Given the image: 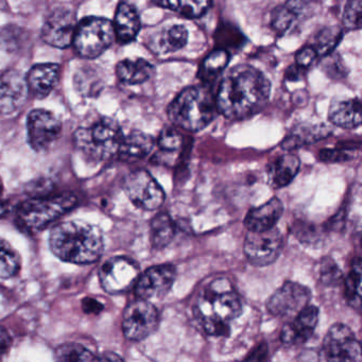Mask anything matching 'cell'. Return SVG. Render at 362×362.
<instances>
[{
    "label": "cell",
    "mask_w": 362,
    "mask_h": 362,
    "mask_svg": "<svg viewBox=\"0 0 362 362\" xmlns=\"http://www.w3.org/2000/svg\"><path fill=\"white\" fill-rule=\"evenodd\" d=\"M270 93V81L262 71L250 65H237L220 82L216 96L218 112L228 119H249L264 109Z\"/></svg>",
    "instance_id": "1"
},
{
    "label": "cell",
    "mask_w": 362,
    "mask_h": 362,
    "mask_svg": "<svg viewBox=\"0 0 362 362\" xmlns=\"http://www.w3.org/2000/svg\"><path fill=\"white\" fill-rule=\"evenodd\" d=\"M243 313V300L226 277L214 279L201 290L194 317L209 336L230 334V322Z\"/></svg>",
    "instance_id": "2"
},
{
    "label": "cell",
    "mask_w": 362,
    "mask_h": 362,
    "mask_svg": "<svg viewBox=\"0 0 362 362\" xmlns=\"http://www.w3.org/2000/svg\"><path fill=\"white\" fill-rule=\"evenodd\" d=\"M52 253L71 264H88L97 262L105 249L103 233L84 221H66L52 228L49 236Z\"/></svg>",
    "instance_id": "3"
},
{
    "label": "cell",
    "mask_w": 362,
    "mask_h": 362,
    "mask_svg": "<svg viewBox=\"0 0 362 362\" xmlns=\"http://www.w3.org/2000/svg\"><path fill=\"white\" fill-rule=\"evenodd\" d=\"M217 113L216 97L206 86L185 88L167 110L170 122L188 132L206 128Z\"/></svg>",
    "instance_id": "4"
},
{
    "label": "cell",
    "mask_w": 362,
    "mask_h": 362,
    "mask_svg": "<svg viewBox=\"0 0 362 362\" xmlns=\"http://www.w3.org/2000/svg\"><path fill=\"white\" fill-rule=\"evenodd\" d=\"M77 204V198L71 194L42 197L25 201L18 206V223L22 230L37 233L69 213Z\"/></svg>",
    "instance_id": "5"
},
{
    "label": "cell",
    "mask_w": 362,
    "mask_h": 362,
    "mask_svg": "<svg viewBox=\"0 0 362 362\" xmlns=\"http://www.w3.org/2000/svg\"><path fill=\"white\" fill-rule=\"evenodd\" d=\"M124 134L116 120L101 118L92 127L81 128L75 134L78 149L94 160H105L116 156Z\"/></svg>",
    "instance_id": "6"
},
{
    "label": "cell",
    "mask_w": 362,
    "mask_h": 362,
    "mask_svg": "<svg viewBox=\"0 0 362 362\" xmlns=\"http://www.w3.org/2000/svg\"><path fill=\"white\" fill-rule=\"evenodd\" d=\"M115 40L113 23L100 18H84L77 25L73 44L81 58L95 59Z\"/></svg>",
    "instance_id": "7"
},
{
    "label": "cell",
    "mask_w": 362,
    "mask_h": 362,
    "mask_svg": "<svg viewBox=\"0 0 362 362\" xmlns=\"http://www.w3.org/2000/svg\"><path fill=\"white\" fill-rule=\"evenodd\" d=\"M124 190L131 202L145 211H156L164 204V190L152 177L151 173L144 169L132 171L124 181Z\"/></svg>",
    "instance_id": "8"
},
{
    "label": "cell",
    "mask_w": 362,
    "mask_h": 362,
    "mask_svg": "<svg viewBox=\"0 0 362 362\" xmlns=\"http://www.w3.org/2000/svg\"><path fill=\"white\" fill-rule=\"evenodd\" d=\"M158 324L160 313L150 300L137 298L124 309L122 330L129 340H144L158 329Z\"/></svg>",
    "instance_id": "9"
},
{
    "label": "cell",
    "mask_w": 362,
    "mask_h": 362,
    "mask_svg": "<svg viewBox=\"0 0 362 362\" xmlns=\"http://www.w3.org/2000/svg\"><path fill=\"white\" fill-rule=\"evenodd\" d=\"M322 359L327 361L360 362L361 345L355 334L344 324L336 323L329 328L322 345Z\"/></svg>",
    "instance_id": "10"
},
{
    "label": "cell",
    "mask_w": 362,
    "mask_h": 362,
    "mask_svg": "<svg viewBox=\"0 0 362 362\" xmlns=\"http://www.w3.org/2000/svg\"><path fill=\"white\" fill-rule=\"evenodd\" d=\"M139 274V264L134 260L116 256L103 264L99 271V279L107 293L122 294L134 287Z\"/></svg>",
    "instance_id": "11"
},
{
    "label": "cell",
    "mask_w": 362,
    "mask_h": 362,
    "mask_svg": "<svg viewBox=\"0 0 362 362\" xmlns=\"http://www.w3.org/2000/svg\"><path fill=\"white\" fill-rule=\"evenodd\" d=\"M283 245L281 230L275 226L262 232L249 230L243 243V253L253 266L266 267L279 258Z\"/></svg>",
    "instance_id": "12"
},
{
    "label": "cell",
    "mask_w": 362,
    "mask_h": 362,
    "mask_svg": "<svg viewBox=\"0 0 362 362\" xmlns=\"http://www.w3.org/2000/svg\"><path fill=\"white\" fill-rule=\"evenodd\" d=\"M311 291L306 286L296 281H286L267 302L271 315L279 317H294L309 305Z\"/></svg>",
    "instance_id": "13"
},
{
    "label": "cell",
    "mask_w": 362,
    "mask_h": 362,
    "mask_svg": "<svg viewBox=\"0 0 362 362\" xmlns=\"http://www.w3.org/2000/svg\"><path fill=\"white\" fill-rule=\"evenodd\" d=\"M62 124L59 118L46 110H35L27 120L29 145L35 151L49 149L61 135Z\"/></svg>",
    "instance_id": "14"
},
{
    "label": "cell",
    "mask_w": 362,
    "mask_h": 362,
    "mask_svg": "<svg viewBox=\"0 0 362 362\" xmlns=\"http://www.w3.org/2000/svg\"><path fill=\"white\" fill-rule=\"evenodd\" d=\"M177 276L175 267L170 264H158L150 267L145 272L139 274L135 284V293L137 298L151 300H158L166 296Z\"/></svg>",
    "instance_id": "15"
},
{
    "label": "cell",
    "mask_w": 362,
    "mask_h": 362,
    "mask_svg": "<svg viewBox=\"0 0 362 362\" xmlns=\"http://www.w3.org/2000/svg\"><path fill=\"white\" fill-rule=\"evenodd\" d=\"M77 25L75 16L69 10H54L44 24L42 39L52 47H69L73 44Z\"/></svg>",
    "instance_id": "16"
},
{
    "label": "cell",
    "mask_w": 362,
    "mask_h": 362,
    "mask_svg": "<svg viewBox=\"0 0 362 362\" xmlns=\"http://www.w3.org/2000/svg\"><path fill=\"white\" fill-rule=\"evenodd\" d=\"M28 94L26 78L9 69L0 76V115H10L24 105Z\"/></svg>",
    "instance_id": "17"
},
{
    "label": "cell",
    "mask_w": 362,
    "mask_h": 362,
    "mask_svg": "<svg viewBox=\"0 0 362 362\" xmlns=\"http://www.w3.org/2000/svg\"><path fill=\"white\" fill-rule=\"evenodd\" d=\"M319 322V309L307 305L294 319L284 325L281 332V342L285 345H300L306 343L315 332Z\"/></svg>",
    "instance_id": "18"
},
{
    "label": "cell",
    "mask_w": 362,
    "mask_h": 362,
    "mask_svg": "<svg viewBox=\"0 0 362 362\" xmlns=\"http://www.w3.org/2000/svg\"><path fill=\"white\" fill-rule=\"evenodd\" d=\"M284 213V204L279 198L249 211L245 218V226L251 232H262L276 226Z\"/></svg>",
    "instance_id": "19"
},
{
    "label": "cell",
    "mask_w": 362,
    "mask_h": 362,
    "mask_svg": "<svg viewBox=\"0 0 362 362\" xmlns=\"http://www.w3.org/2000/svg\"><path fill=\"white\" fill-rule=\"evenodd\" d=\"M187 29L182 25H175L152 35L148 41V47L153 54L163 56L179 52L187 44Z\"/></svg>",
    "instance_id": "20"
},
{
    "label": "cell",
    "mask_w": 362,
    "mask_h": 362,
    "mask_svg": "<svg viewBox=\"0 0 362 362\" xmlns=\"http://www.w3.org/2000/svg\"><path fill=\"white\" fill-rule=\"evenodd\" d=\"M60 79V66L57 64L35 65L26 78L28 90L37 98L47 97L58 84Z\"/></svg>",
    "instance_id": "21"
},
{
    "label": "cell",
    "mask_w": 362,
    "mask_h": 362,
    "mask_svg": "<svg viewBox=\"0 0 362 362\" xmlns=\"http://www.w3.org/2000/svg\"><path fill=\"white\" fill-rule=\"evenodd\" d=\"M115 39L122 45L136 39L141 30V18L133 6L127 3L119 4L113 24Z\"/></svg>",
    "instance_id": "22"
},
{
    "label": "cell",
    "mask_w": 362,
    "mask_h": 362,
    "mask_svg": "<svg viewBox=\"0 0 362 362\" xmlns=\"http://www.w3.org/2000/svg\"><path fill=\"white\" fill-rule=\"evenodd\" d=\"M328 119L334 126L355 129L361 124V103L359 98L334 101L328 111Z\"/></svg>",
    "instance_id": "23"
},
{
    "label": "cell",
    "mask_w": 362,
    "mask_h": 362,
    "mask_svg": "<svg viewBox=\"0 0 362 362\" xmlns=\"http://www.w3.org/2000/svg\"><path fill=\"white\" fill-rule=\"evenodd\" d=\"M156 74V67L144 59H126L118 63L116 75L122 83L137 86L149 81Z\"/></svg>",
    "instance_id": "24"
},
{
    "label": "cell",
    "mask_w": 362,
    "mask_h": 362,
    "mask_svg": "<svg viewBox=\"0 0 362 362\" xmlns=\"http://www.w3.org/2000/svg\"><path fill=\"white\" fill-rule=\"evenodd\" d=\"M330 133L332 130L324 124H302L292 129L291 132L281 143V147L285 150L304 147L326 139L329 136Z\"/></svg>",
    "instance_id": "25"
},
{
    "label": "cell",
    "mask_w": 362,
    "mask_h": 362,
    "mask_svg": "<svg viewBox=\"0 0 362 362\" xmlns=\"http://www.w3.org/2000/svg\"><path fill=\"white\" fill-rule=\"evenodd\" d=\"M306 0H288L285 5L275 8L271 14V27L275 33L284 35L302 18L306 9Z\"/></svg>",
    "instance_id": "26"
},
{
    "label": "cell",
    "mask_w": 362,
    "mask_h": 362,
    "mask_svg": "<svg viewBox=\"0 0 362 362\" xmlns=\"http://www.w3.org/2000/svg\"><path fill=\"white\" fill-rule=\"evenodd\" d=\"M154 147V141L146 133L134 131L122 139L117 154L128 162H136L149 156Z\"/></svg>",
    "instance_id": "27"
},
{
    "label": "cell",
    "mask_w": 362,
    "mask_h": 362,
    "mask_svg": "<svg viewBox=\"0 0 362 362\" xmlns=\"http://www.w3.org/2000/svg\"><path fill=\"white\" fill-rule=\"evenodd\" d=\"M300 158L294 154H285L279 156L269 167L270 183L275 188H283L289 185L300 170Z\"/></svg>",
    "instance_id": "28"
},
{
    "label": "cell",
    "mask_w": 362,
    "mask_h": 362,
    "mask_svg": "<svg viewBox=\"0 0 362 362\" xmlns=\"http://www.w3.org/2000/svg\"><path fill=\"white\" fill-rule=\"evenodd\" d=\"M213 0H152V3L187 18H199L211 7Z\"/></svg>",
    "instance_id": "29"
},
{
    "label": "cell",
    "mask_w": 362,
    "mask_h": 362,
    "mask_svg": "<svg viewBox=\"0 0 362 362\" xmlns=\"http://www.w3.org/2000/svg\"><path fill=\"white\" fill-rule=\"evenodd\" d=\"M177 232V226L173 218L166 213L158 214L153 218L150 226L151 243L156 249L167 247L173 240Z\"/></svg>",
    "instance_id": "30"
},
{
    "label": "cell",
    "mask_w": 362,
    "mask_h": 362,
    "mask_svg": "<svg viewBox=\"0 0 362 362\" xmlns=\"http://www.w3.org/2000/svg\"><path fill=\"white\" fill-rule=\"evenodd\" d=\"M230 60V52L228 50L222 48L214 50L201 64L199 77L204 83H211L221 75Z\"/></svg>",
    "instance_id": "31"
},
{
    "label": "cell",
    "mask_w": 362,
    "mask_h": 362,
    "mask_svg": "<svg viewBox=\"0 0 362 362\" xmlns=\"http://www.w3.org/2000/svg\"><path fill=\"white\" fill-rule=\"evenodd\" d=\"M184 146V136L173 127H165L158 137L160 153L154 156L158 163L166 164L168 158L180 151Z\"/></svg>",
    "instance_id": "32"
},
{
    "label": "cell",
    "mask_w": 362,
    "mask_h": 362,
    "mask_svg": "<svg viewBox=\"0 0 362 362\" xmlns=\"http://www.w3.org/2000/svg\"><path fill=\"white\" fill-rule=\"evenodd\" d=\"M344 296L353 308L360 310L361 307V260L355 258L351 262V271L344 279Z\"/></svg>",
    "instance_id": "33"
},
{
    "label": "cell",
    "mask_w": 362,
    "mask_h": 362,
    "mask_svg": "<svg viewBox=\"0 0 362 362\" xmlns=\"http://www.w3.org/2000/svg\"><path fill=\"white\" fill-rule=\"evenodd\" d=\"M20 269V254L6 239L0 237V279L13 277Z\"/></svg>",
    "instance_id": "34"
},
{
    "label": "cell",
    "mask_w": 362,
    "mask_h": 362,
    "mask_svg": "<svg viewBox=\"0 0 362 362\" xmlns=\"http://www.w3.org/2000/svg\"><path fill=\"white\" fill-rule=\"evenodd\" d=\"M343 31L339 27H325L317 33L315 37L313 49L317 57H325L334 52L342 40Z\"/></svg>",
    "instance_id": "35"
},
{
    "label": "cell",
    "mask_w": 362,
    "mask_h": 362,
    "mask_svg": "<svg viewBox=\"0 0 362 362\" xmlns=\"http://www.w3.org/2000/svg\"><path fill=\"white\" fill-rule=\"evenodd\" d=\"M28 42L26 30L18 26H8L0 31V45L3 49L16 52L25 47Z\"/></svg>",
    "instance_id": "36"
},
{
    "label": "cell",
    "mask_w": 362,
    "mask_h": 362,
    "mask_svg": "<svg viewBox=\"0 0 362 362\" xmlns=\"http://www.w3.org/2000/svg\"><path fill=\"white\" fill-rule=\"evenodd\" d=\"M56 359L60 361H92L96 359L92 351L83 345L77 343H67L57 349Z\"/></svg>",
    "instance_id": "37"
},
{
    "label": "cell",
    "mask_w": 362,
    "mask_h": 362,
    "mask_svg": "<svg viewBox=\"0 0 362 362\" xmlns=\"http://www.w3.org/2000/svg\"><path fill=\"white\" fill-rule=\"evenodd\" d=\"M317 275H319L320 281L329 287L339 285L344 279L342 271L336 262L330 257H324L320 262Z\"/></svg>",
    "instance_id": "38"
},
{
    "label": "cell",
    "mask_w": 362,
    "mask_h": 362,
    "mask_svg": "<svg viewBox=\"0 0 362 362\" xmlns=\"http://www.w3.org/2000/svg\"><path fill=\"white\" fill-rule=\"evenodd\" d=\"M362 0H349L343 12V26L347 30L361 28Z\"/></svg>",
    "instance_id": "39"
},
{
    "label": "cell",
    "mask_w": 362,
    "mask_h": 362,
    "mask_svg": "<svg viewBox=\"0 0 362 362\" xmlns=\"http://www.w3.org/2000/svg\"><path fill=\"white\" fill-rule=\"evenodd\" d=\"M359 150V147L355 146H344L342 148H334V149H323L319 153V160L325 163H340L353 160L355 158V152Z\"/></svg>",
    "instance_id": "40"
},
{
    "label": "cell",
    "mask_w": 362,
    "mask_h": 362,
    "mask_svg": "<svg viewBox=\"0 0 362 362\" xmlns=\"http://www.w3.org/2000/svg\"><path fill=\"white\" fill-rule=\"evenodd\" d=\"M325 57L327 60L324 62L323 71H325L328 77L332 78V79H339V78L346 76V74H345L346 67L344 66L338 54H329Z\"/></svg>",
    "instance_id": "41"
},
{
    "label": "cell",
    "mask_w": 362,
    "mask_h": 362,
    "mask_svg": "<svg viewBox=\"0 0 362 362\" xmlns=\"http://www.w3.org/2000/svg\"><path fill=\"white\" fill-rule=\"evenodd\" d=\"M317 52L313 49V46H305L302 49L298 50L296 54V64L304 69H308L313 63L317 61Z\"/></svg>",
    "instance_id": "42"
},
{
    "label": "cell",
    "mask_w": 362,
    "mask_h": 362,
    "mask_svg": "<svg viewBox=\"0 0 362 362\" xmlns=\"http://www.w3.org/2000/svg\"><path fill=\"white\" fill-rule=\"evenodd\" d=\"M12 339L7 329L0 326V360L4 359L11 349Z\"/></svg>",
    "instance_id": "43"
},
{
    "label": "cell",
    "mask_w": 362,
    "mask_h": 362,
    "mask_svg": "<svg viewBox=\"0 0 362 362\" xmlns=\"http://www.w3.org/2000/svg\"><path fill=\"white\" fill-rule=\"evenodd\" d=\"M306 71L307 69H302V67L298 66L296 64L291 65L286 71L285 78L288 81H300V80L304 78Z\"/></svg>",
    "instance_id": "44"
},
{
    "label": "cell",
    "mask_w": 362,
    "mask_h": 362,
    "mask_svg": "<svg viewBox=\"0 0 362 362\" xmlns=\"http://www.w3.org/2000/svg\"><path fill=\"white\" fill-rule=\"evenodd\" d=\"M82 307H83V310L88 313H98L103 310V306L100 304V303L97 302L94 298H86L83 300V304H82Z\"/></svg>",
    "instance_id": "45"
},
{
    "label": "cell",
    "mask_w": 362,
    "mask_h": 362,
    "mask_svg": "<svg viewBox=\"0 0 362 362\" xmlns=\"http://www.w3.org/2000/svg\"><path fill=\"white\" fill-rule=\"evenodd\" d=\"M267 355V346L264 344L260 345L257 349V351H255V354H252L249 356V357L245 358L247 360H262L264 359Z\"/></svg>",
    "instance_id": "46"
},
{
    "label": "cell",
    "mask_w": 362,
    "mask_h": 362,
    "mask_svg": "<svg viewBox=\"0 0 362 362\" xmlns=\"http://www.w3.org/2000/svg\"><path fill=\"white\" fill-rule=\"evenodd\" d=\"M8 211V205L7 203L4 202V201L0 200V217L1 216L5 215Z\"/></svg>",
    "instance_id": "47"
},
{
    "label": "cell",
    "mask_w": 362,
    "mask_h": 362,
    "mask_svg": "<svg viewBox=\"0 0 362 362\" xmlns=\"http://www.w3.org/2000/svg\"><path fill=\"white\" fill-rule=\"evenodd\" d=\"M1 194H3V185H1V181H0V198H1Z\"/></svg>",
    "instance_id": "48"
}]
</instances>
